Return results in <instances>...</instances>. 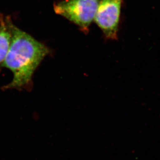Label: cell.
<instances>
[{
    "label": "cell",
    "instance_id": "1",
    "mask_svg": "<svg viewBox=\"0 0 160 160\" xmlns=\"http://www.w3.org/2000/svg\"><path fill=\"white\" fill-rule=\"evenodd\" d=\"M11 42L2 66L13 73V79L5 88H22L31 86L32 77L49 53L44 44L18 28L11 20Z\"/></svg>",
    "mask_w": 160,
    "mask_h": 160
},
{
    "label": "cell",
    "instance_id": "2",
    "mask_svg": "<svg viewBox=\"0 0 160 160\" xmlns=\"http://www.w3.org/2000/svg\"><path fill=\"white\" fill-rule=\"evenodd\" d=\"M101 0H64L54 4L56 14L78 26L80 30L88 33L93 21Z\"/></svg>",
    "mask_w": 160,
    "mask_h": 160
},
{
    "label": "cell",
    "instance_id": "3",
    "mask_svg": "<svg viewBox=\"0 0 160 160\" xmlns=\"http://www.w3.org/2000/svg\"><path fill=\"white\" fill-rule=\"evenodd\" d=\"M122 1H100L94 20L107 39H118Z\"/></svg>",
    "mask_w": 160,
    "mask_h": 160
},
{
    "label": "cell",
    "instance_id": "4",
    "mask_svg": "<svg viewBox=\"0 0 160 160\" xmlns=\"http://www.w3.org/2000/svg\"><path fill=\"white\" fill-rule=\"evenodd\" d=\"M11 18L0 15V64L4 61L11 42Z\"/></svg>",
    "mask_w": 160,
    "mask_h": 160
}]
</instances>
